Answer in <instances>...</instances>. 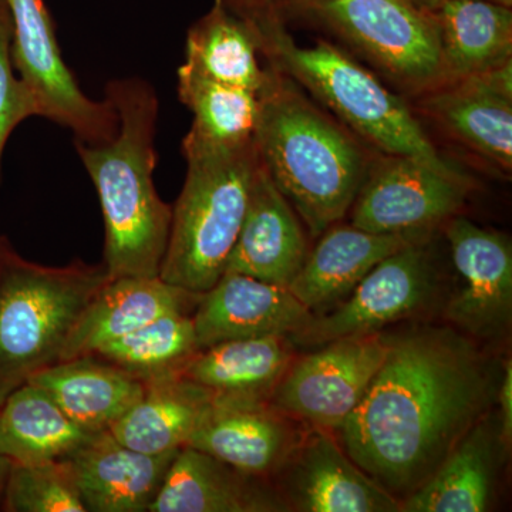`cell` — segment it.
Returning <instances> with one entry per match:
<instances>
[{
	"label": "cell",
	"instance_id": "cell-18",
	"mask_svg": "<svg viewBox=\"0 0 512 512\" xmlns=\"http://www.w3.org/2000/svg\"><path fill=\"white\" fill-rule=\"evenodd\" d=\"M201 295L168 284L160 276L110 278L74 325L60 362L94 355L107 343L168 313H194Z\"/></svg>",
	"mask_w": 512,
	"mask_h": 512
},
{
	"label": "cell",
	"instance_id": "cell-17",
	"mask_svg": "<svg viewBox=\"0 0 512 512\" xmlns=\"http://www.w3.org/2000/svg\"><path fill=\"white\" fill-rule=\"evenodd\" d=\"M175 454L141 453L101 431L66 461L87 512H148Z\"/></svg>",
	"mask_w": 512,
	"mask_h": 512
},
{
	"label": "cell",
	"instance_id": "cell-2",
	"mask_svg": "<svg viewBox=\"0 0 512 512\" xmlns=\"http://www.w3.org/2000/svg\"><path fill=\"white\" fill-rule=\"evenodd\" d=\"M106 92L119 120L116 134L104 143L74 140L99 194L103 264L111 279L156 278L173 220V207L161 200L154 185L157 96L140 79L116 80Z\"/></svg>",
	"mask_w": 512,
	"mask_h": 512
},
{
	"label": "cell",
	"instance_id": "cell-29",
	"mask_svg": "<svg viewBox=\"0 0 512 512\" xmlns=\"http://www.w3.org/2000/svg\"><path fill=\"white\" fill-rule=\"evenodd\" d=\"M177 77L178 96L194 114L188 134L217 146L254 140L261 111L258 93L202 76L184 63Z\"/></svg>",
	"mask_w": 512,
	"mask_h": 512
},
{
	"label": "cell",
	"instance_id": "cell-6",
	"mask_svg": "<svg viewBox=\"0 0 512 512\" xmlns=\"http://www.w3.org/2000/svg\"><path fill=\"white\" fill-rule=\"evenodd\" d=\"M259 45L356 133L392 157L412 158L458 174L441 158L412 111L372 73L328 42L299 46L264 13L249 15Z\"/></svg>",
	"mask_w": 512,
	"mask_h": 512
},
{
	"label": "cell",
	"instance_id": "cell-13",
	"mask_svg": "<svg viewBox=\"0 0 512 512\" xmlns=\"http://www.w3.org/2000/svg\"><path fill=\"white\" fill-rule=\"evenodd\" d=\"M312 318L286 286L231 272L202 293L192 313L200 350L227 340L292 336Z\"/></svg>",
	"mask_w": 512,
	"mask_h": 512
},
{
	"label": "cell",
	"instance_id": "cell-7",
	"mask_svg": "<svg viewBox=\"0 0 512 512\" xmlns=\"http://www.w3.org/2000/svg\"><path fill=\"white\" fill-rule=\"evenodd\" d=\"M12 20L10 56L36 104L37 116L69 128L74 140L104 143L119 127L109 100L90 99L64 63L43 0H3Z\"/></svg>",
	"mask_w": 512,
	"mask_h": 512
},
{
	"label": "cell",
	"instance_id": "cell-3",
	"mask_svg": "<svg viewBox=\"0 0 512 512\" xmlns=\"http://www.w3.org/2000/svg\"><path fill=\"white\" fill-rule=\"evenodd\" d=\"M259 161L312 237L345 217L366 178L362 151L288 84L271 76L259 94Z\"/></svg>",
	"mask_w": 512,
	"mask_h": 512
},
{
	"label": "cell",
	"instance_id": "cell-25",
	"mask_svg": "<svg viewBox=\"0 0 512 512\" xmlns=\"http://www.w3.org/2000/svg\"><path fill=\"white\" fill-rule=\"evenodd\" d=\"M93 436L33 383L22 384L0 404V456L12 463L66 460Z\"/></svg>",
	"mask_w": 512,
	"mask_h": 512
},
{
	"label": "cell",
	"instance_id": "cell-16",
	"mask_svg": "<svg viewBox=\"0 0 512 512\" xmlns=\"http://www.w3.org/2000/svg\"><path fill=\"white\" fill-rule=\"evenodd\" d=\"M295 450L286 487L299 511H402L393 493L363 473L328 434L313 431Z\"/></svg>",
	"mask_w": 512,
	"mask_h": 512
},
{
	"label": "cell",
	"instance_id": "cell-36",
	"mask_svg": "<svg viewBox=\"0 0 512 512\" xmlns=\"http://www.w3.org/2000/svg\"><path fill=\"white\" fill-rule=\"evenodd\" d=\"M251 2L262 3V2H268V0H251Z\"/></svg>",
	"mask_w": 512,
	"mask_h": 512
},
{
	"label": "cell",
	"instance_id": "cell-23",
	"mask_svg": "<svg viewBox=\"0 0 512 512\" xmlns=\"http://www.w3.org/2000/svg\"><path fill=\"white\" fill-rule=\"evenodd\" d=\"M144 383V393L111 426V436L147 454L173 453L187 446L212 394L180 373Z\"/></svg>",
	"mask_w": 512,
	"mask_h": 512
},
{
	"label": "cell",
	"instance_id": "cell-33",
	"mask_svg": "<svg viewBox=\"0 0 512 512\" xmlns=\"http://www.w3.org/2000/svg\"><path fill=\"white\" fill-rule=\"evenodd\" d=\"M500 403V441L503 446L510 443L512 436V362L508 360L504 366L503 380L498 389Z\"/></svg>",
	"mask_w": 512,
	"mask_h": 512
},
{
	"label": "cell",
	"instance_id": "cell-19",
	"mask_svg": "<svg viewBox=\"0 0 512 512\" xmlns=\"http://www.w3.org/2000/svg\"><path fill=\"white\" fill-rule=\"evenodd\" d=\"M431 231L376 234L350 225L330 227L306 256L289 291L309 309L318 311L346 298L387 256L427 242Z\"/></svg>",
	"mask_w": 512,
	"mask_h": 512
},
{
	"label": "cell",
	"instance_id": "cell-26",
	"mask_svg": "<svg viewBox=\"0 0 512 512\" xmlns=\"http://www.w3.org/2000/svg\"><path fill=\"white\" fill-rule=\"evenodd\" d=\"M259 47L251 18L229 8L227 0H215L188 32L184 64L217 82L261 94L271 74L259 64Z\"/></svg>",
	"mask_w": 512,
	"mask_h": 512
},
{
	"label": "cell",
	"instance_id": "cell-8",
	"mask_svg": "<svg viewBox=\"0 0 512 512\" xmlns=\"http://www.w3.org/2000/svg\"><path fill=\"white\" fill-rule=\"evenodd\" d=\"M312 8L396 79H444L439 30L416 0H312Z\"/></svg>",
	"mask_w": 512,
	"mask_h": 512
},
{
	"label": "cell",
	"instance_id": "cell-1",
	"mask_svg": "<svg viewBox=\"0 0 512 512\" xmlns=\"http://www.w3.org/2000/svg\"><path fill=\"white\" fill-rule=\"evenodd\" d=\"M491 382L483 357L456 333L387 339L382 366L340 429L346 453L390 493H412L477 423Z\"/></svg>",
	"mask_w": 512,
	"mask_h": 512
},
{
	"label": "cell",
	"instance_id": "cell-14",
	"mask_svg": "<svg viewBox=\"0 0 512 512\" xmlns=\"http://www.w3.org/2000/svg\"><path fill=\"white\" fill-rule=\"evenodd\" d=\"M282 414L266 400L212 396L187 446L247 476H268L298 444Z\"/></svg>",
	"mask_w": 512,
	"mask_h": 512
},
{
	"label": "cell",
	"instance_id": "cell-5",
	"mask_svg": "<svg viewBox=\"0 0 512 512\" xmlns=\"http://www.w3.org/2000/svg\"><path fill=\"white\" fill-rule=\"evenodd\" d=\"M109 279L103 262L35 264L0 238V404L60 362L74 325Z\"/></svg>",
	"mask_w": 512,
	"mask_h": 512
},
{
	"label": "cell",
	"instance_id": "cell-31",
	"mask_svg": "<svg viewBox=\"0 0 512 512\" xmlns=\"http://www.w3.org/2000/svg\"><path fill=\"white\" fill-rule=\"evenodd\" d=\"M5 512H87L66 460L10 467L2 508Z\"/></svg>",
	"mask_w": 512,
	"mask_h": 512
},
{
	"label": "cell",
	"instance_id": "cell-21",
	"mask_svg": "<svg viewBox=\"0 0 512 512\" xmlns=\"http://www.w3.org/2000/svg\"><path fill=\"white\" fill-rule=\"evenodd\" d=\"M28 382L42 389L80 429L92 434L109 431L146 389L143 380L96 355L62 360Z\"/></svg>",
	"mask_w": 512,
	"mask_h": 512
},
{
	"label": "cell",
	"instance_id": "cell-12",
	"mask_svg": "<svg viewBox=\"0 0 512 512\" xmlns=\"http://www.w3.org/2000/svg\"><path fill=\"white\" fill-rule=\"evenodd\" d=\"M463 285L447 306V318L478 338L498 335L512 313V248L500 232L451 217L446 229Z\"/></svg>",
	"mask_w": 512,
	"mask_h": 512
},
{
	"label": "cell",
	"instance_id": "cell-22",
	"mask_svg": "<svg viewBox=\"0 0 512 512\" xmlns=\"http://www.w3.org/2000/svg\"><path fill=\"white\" fill-rule=\"evenodd\" d=\"M419 5L439 30L444 79L456 82L511 60V6L490 0H430Z\"/></svg>",
	"mask_w": 512,
	"mask_h": 512
},
{
	"label": "cell",
	"instance_id": "cell-27",
	"mask_svg": "<svg viewBox=\"0 0 512 512\" xmlns=\"http://www.w3.org/2000/svg\"><path fill=\"white\" fill-rule=\"evenodd\" d=\"M495 440L487 424L464 434L443 463L400 503L406 512L487 511L493 497Z\"/></svg>",
	"mask_w": 512,
	"mask_h": 512
},
{
	"label": "cell",
	"instance_id": "cell-34",
	"mask_svg": "<svg viewBox=\"0 0 512 512\" xmlns=\"http://www.w3.org/2000/svg\"><path fill=\"white\" fill-rule=\"evenodd\" d=\"M12 461L0 456V508H2L3 494H5L6 481H8Z\"/></svg>",
	"mask_w": 512,
	"mask_h": 512
},
{
	"label": "cell",
	"instance_id": "cell-30",
	"mask_svg": "<svg viewBox=\"0 0 512 512\" xmlns=\"http://www.w3.org/2000/svg\"><path fill=\"white\" fill-rule=\"evenodd\" d=\"M198 352L192 313L174 312L107 343L94 355L148 382L178 375Z\"/></svg>",
	"mask_w": 512,
	"mask_h": 512
},
{
	"label": "cell",
	"instance_id": "cell-11",
	"mask_svg": "<svg viewBox=\"0 0 512 512\" xmlns=\"http://www.w3.org/2000/svg\"><path fill=\"white\" fill-rule=\"evenodd\" d=\"M467 194L461 174L389 156L363 181L352 205V225L376 234L431 231L457 214Z\"/></svg>",
	"mask_w": 512,
	"mask_h": 512
},
{
	"label": "cell",
	"instance_id": "cell-35",
	"mask_svg": "<svg viewBox=\"0 0 512 512\" xmlns=\"http://www.w3.org/2000/svg\"><path fill=\"white\" fill-rule=\"evenodd\" d=\"M416 2H430V0H416ZM490 2L500 3V5L511 6L512 0H490Z\"/></svg>",
	"mask_w": 512,
	"mask_h": 512
},
{
	"label": "cell",
	"instance_id": "cell-20",
	"mask_svg": "<svg viewBox=\"0 0 512 512\" xmlns=\"http://www.w3.org/2000/svg\"><path fill=\"white\" fill-rule=\"evenodd\" d=\"M259 478L184 446L177 451L148 512L284 511V503Z\"/></svg>",
	"mask_w": 512,
	"mask_h": 512
},
{
	"label": "cell",
	"instance_id": "cell-24",
	"mask_svg": "<svg viewBox=\"0 0 512 512\" xmlns=\"http://www.w3.org/2000/svg\"><path fill=\"white\" fill-rule=\"evenodd\" d=\"M289 366L286 336H264L201 349L180 375L212 396L266 400Z\"/></svg>",
	"mask_w": 512,
	"mask_h": 512
},
{
	"label": "cell",
	"instance_id": "cell-32",
	"mask_svg": "<svg viewBox=\"0 0 512 512\" xmlns=\"http://www.w3.org/2000/svg\"><path fill=\"white\" fill-rule=\"evenodd\" d=\"M10 45L12 20L5 2L0 0V161L12 131L23 120L37 116L35 101L13 69Z\"/></svg>",
	"mask_w": 512,
	"mask_h": 512
},
{
	"label": "cell",
	"instance_id": "cell-28",
	"mask_svg": "<svg viewBox=\"0 0 512 512\" xmlns=\"http://www.w3.org/2000/svg\"><path fill=\"white\" fill-rule=\"evenodd\" d=\"M424 107L460 141L510 173L512 100L458 79L429 97Z\"/></svg>",
	"mask_w": 512,
	"mask_h": 512
},
{
	"label": "cell",
	"instance_id": "cell-9",
	"mask_svg": "<svg viewBox=\"0 0 512 512\" xmlns=\"http://www.w3.org/2000/svg\"><path fill=\"white\" fill-rule=\"evenodd\" d=\"M322 346L288 367L272 406L315 426L342 429L382 366L387 339L367 333Z\"/></svg>",
	"mask_w": 512,
	"mask_h": 512
},
{
	"label": "cell",
	"instance_id": "cell-10",
	"mask_svg": "<svg viewBox=\"0 0 512 512\" xmlns=\"http://www.w3.org/2000/svg\"><path fill=\"white\" fill-rule=\"evenodd\" d=\"M426 244L410 245L384 258L355 286L346 302L329 315L313 316L293 339L301 345L322 346L373 333L419 311L436 284Z\"/></svg>",
	"mask_w": 512,
	"mask_h": 512
},
{
	"label": "cell",
	"instance_id": "cell-15",
	"mask_svg": "<svg viewBox=\"0 0 512 512\" xmlns=\"http://www.w3.org/2000/svg\"><path fill=\"white\" fill-rule=\"evenodd\" d=\"M308 254L298 214L259 161L244 222L225 274L248 275L288 288Z\"/></svg>",
	"mask_w": 512,
	"mask_h": 512
},
{
	"label": "cell",
	"instance_id": "cell-4",
	"mask_svg": "<svg viewBox=\"0 0 512 512\" xmlns=\"http://www.w3.org/2000/svg\"><path fill=\"white\" fill-rule=\"evenodd\" d=\"M183 151L187 175L173 207L160 278L205 293L225 274L247 212L258 153L254 140L217 146L191 134Z\"/></svg>",
	"mask_w": 512,
	"mask_h": 512
}]
</instances>
